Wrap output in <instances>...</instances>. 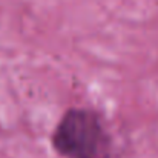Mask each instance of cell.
Wrapping results in <instances>:
<instances>
[{"instance_id":"6da1fadb","label":"cell","mask_w":158,"mask_h":158,"mask_svg":"<svg viewBox=\"0 0 158 158\" xmlns=\"http://www.w3.org/2000/svg\"><path fill=\"white\" fill-rule=\"evenodd\" d=\"M52 148L63 158H109L110 138L100 117L89 109H69L52 134Z\"/></svg>"}]
</instances>
